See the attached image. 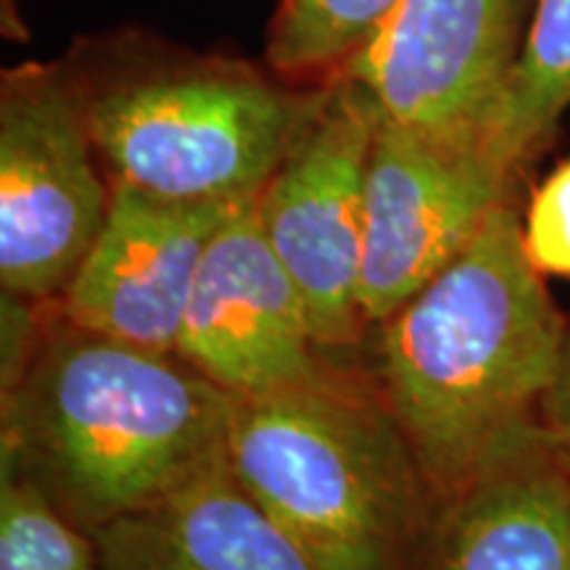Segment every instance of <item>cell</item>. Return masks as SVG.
<instances>
[{"label":"cell","instance_id":"6da1fadb","mask_svg":"<svg viewBox=\"0 0 570 570\" xmlns=\"http://www.w3.org/2000/svg\"><path fill=\"white\" fill-rule=\"evenodd\" d=\"M373 331L367 375L436 497L537 428L568 320L525 254L515 194Z\"/></svg>","mask_w":570,"mask_h":570},{"label":"cell","instance_id":"7a4b0ae2","mask_svg":"<svg viewBox=\"0 0 570 570\" xmlns=\"http://www.w3.org/2000/svg\"><path fill=\"white\" fill-rule=\"evenodd\" d=\"M235 404L177 352L88 331L56 304L0 394V465L92 533L223 465Z\"/></svg>","mask_w":570,"mask_h":570},{"label":"cell","instance_id":"3957f363","mask_svg":"<svg viewBox=\"0 0 570 570\" xmlns=\"http://www.w3.org/2000/svg\"><path fill=\"white\" fill-rule=\"evenodd\" d=\"M67 63L111 185L180 202L259 196L320 88L142 32L80 40Z\"/></svg>","mask_w":570,"mask_h":570},{"label":"cell","instance_id":"277c9868","mask_svg":"<svg viewBox=\"0 0 570 570\" xmlns=\"http://www.w3.org/2000/svg\"><path fill=\"white\" fill-rule=\"evenodd\" d=\"M225 462L320 570H410L436 494L373 377L238 399Z\"/></svg>","mask_w":570,"mask_h":570},{"label":"cell","instance_id":"5b68a950","mask_svg":"<svg viewBox=\"0 0 570 570\" xmlns=\"http://www.w3.org/2000/svg\"><path fill=\"white\" fill-rule=\"evenodd\" d=\"M111 180L67 59L0 75V285L59 302L101 235Z\"/></svg>","mask_w":570,"mask_h":570},{"label":"cell","instance_id":"8992f818","mask_svg":"<svg viewBox=\"0 0 570 570\" xmlns=\"http://www.w3.org/2000/svg\"><path fill=\"white\" fill-rule=\"evenodd\" d=\"M381 117L362 85L327 77L254 202L262 233L296 283L327 354H344L367 336L360 309L365 183Z\"/></svg>","mask_w":570,"mask_h":570},{"label":"cell","instance_id":"52a82bcc","mask_svg":"<svg viewBox=\"0 0 570 570\" xmlns=\"http://www.w3.org/2000/svg\"><path fill=\"white\" fill-rule=\"evenodd\" d=\"M520 169L487 132L412 130L381 117L365 183L360 309L367 331L465 248Z\"/></svg>","mask_w":570,"mask_h":570},{"label":"cell","instance_id":"ba28073f","mask_svg":"<svg viewBox=\"0 0 570 570\" xmlns=\"http://www.w3.org/2000/svg\"><path fill=\"white\" fill-rule=\"evenodd\" d=\"M533 11L537 0H402L338 75L389 122L494 138Z\"/></svg>","mask_w":570,"mask_h":570},{"label":"cell","instance_id":"9c48e42d","mask_svg":"<svg viewBox=\"0 0 570 570\" xmlns=\"http://www.w3.org/2000/svg\"><path fill=\"white\" fill-rule=\"evenodd\" d=\"M254 202L235 206L214 233L177 341V354L235 399L312 386L344 367L317 344Z\"/></svg>","mask_w":570,"mask_h":570},{"label":"cell","instance_id":"30bf717a","mask_svg":"<svg viewBox=\"0 0 570 570\" xmlns=\"http://www.w3.org/2000/svg\"><path fill=\"white\" fill-rule=\"evenodd\" d=\"M244 202H180L114 183L109 217L59 298L69 323L177 352L185 306L214 233Z\"/></svg>","mask_w":570,"mask_h":570},{"label":"cell","instance_id":"8fae6325","mask_svg":"<svg viewBox=\"0 0 570 570\" xmlns=\"http://www.w3.org/2000/svg\"><path fill=\"white\" fill-rule=\"evenodd\" d=\"M410 570H570V465L541 423L436 497Z\"/></svg>","mask_w":570,"mask_h":570},{"label":"cell","instance_id":"7c38bea8","mask_svg":"<svg viewBox=\"0 0 570 570\" xmlns=\"http://www.w3.org/2000/svg\"><path fill=\"white\" fill-rule=\"evenodd\" d=\"M101 570H320L227 468L92 531Z\"/></svg>","mask_w":570,"mask_h":570},{"label":"cell","instance_id":"4fadbf2b","mask_svg":"<svg viewBox=\"0 0 570 570\" xmlns=\"http://www.w3.org/2000/svg\"><path fill=\"white\" fill-rule=\"evenodd\" d=\"M570 109V0H537L531 32L494 125L499 154L523 173Z\"/></svg>","mask_w":570,"mask_h":570},{"label":"cell","instance_id":"5bb4252c","mask_svg":"<svg viewBox=\"0 0 570 570\" xmlns=\"http://www.w3.org/2000/svg\"><path fill=\"white\" fill-rule=\"evenodd\" d=\"M402 0H281L267 27V67L291 82H323L386 24Z\"/></svg>","mask_w":570,"mask_h":570},{"label":"cell","instance_id":"9a60e30c","mask_svg":"<svg viewBox=\"0 0 570 570\" xmlns=\"http://www.w3.org/2000/svg\"><path fill=\"white\" fill-rule=\"evenodd\" d=\"M0 570H101L92 533L0 465Z\"/></svg>","mask_w":570,"mask_h":570},{"label":"cell","instance_id":"2e32d148","mask_svg":"<svg viewBox=\"0 0 570 570\" xmlns=\"http://www.w3.org/2000/svg\"><path fill=\"white\" fill-rule=\"evenodd\" d=\"M523 246L541 275L570 281V156L531 190L523 209Z\"/></svg>","mask_w":570,"mask_h":570},{"label":"cell","instance_id":"e0dca14e","mask_svg":"<svg viewBox=\"0 0 570 570\" xmlns=\"http://www.w3.org/2000/svg\"><path fill=\"white\" fill-rule=\"evenodd\" d=\"M539 423L560 452V458L570 465V323L560 348L558 370H554L550 391L541 402Z\"/></svg>","mask_w":570,"mask_h":570}]
</instances>
